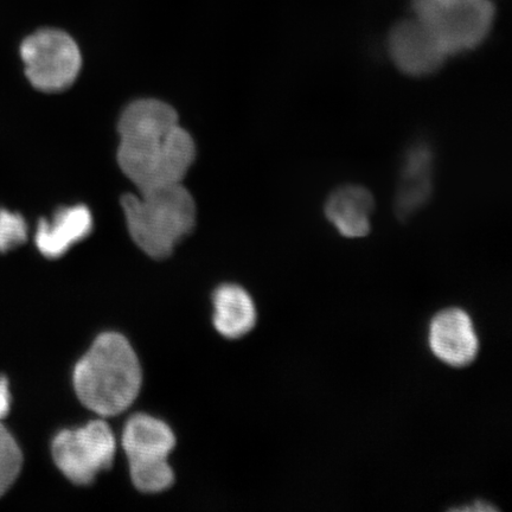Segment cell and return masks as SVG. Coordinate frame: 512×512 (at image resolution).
<instances>
[{"label":"cell","mask_w":512,"mask_h":512,"mask_svg":"<svg viewBox=\"0 0 512 512\" xmlns=\"http://www.w3.org/2000/svg\"><path fill=\"white\" fill-rule=\"evenodd\" d=\"M413 10L447 56L477 48L488 37L495 18L490 0H414Z\"/></svg>","instance_id":"cell-4"},{"label":"cell","mask_w":512,"mask_h":512,"mask_svg":"<svg viewBox=\"0 0 512 512\" xmlns=\"http://www.w3.org/2000/svg\"><path fill=\"white\" fill-rule=\"evenodd\" d=\"M11 407V394L9 389V381L5 377L0 376V419L5 418L9 414Z\"/></svg>","instance_id":"cell-16"},{"label":"cell","mask_w":512,"mask_h":512,"mask_svg":"<svg viewBox=\"0 0 512 512\" xmlns=\"http://www.w3.org/2000/svg\"><path fill=\"white\" fill-rule=\"evenodd\" d=\"M21 56L25 76L44 93L66 91L78 79L82 64L78 44L59 29H41L25 38Z\"/></svg>","instance_id":"cell-6"},{"label":"cell","mask_w":512,"mask_h":512,"mask_svg":"<svg viewBox=\"0 0 512 512\" xmlns=\"http://www.w3.org/2000/svg\"><path fill=\"white\" fill-rule=\"evenodd\" d=\"M430 347L439 360L462 368L475 361L478 338L469 315L460 309L441 311L430 326Z\"/></svg>","instance_id":"cell-9"},{"label":"cell","mask_w":512,"mask_h":512,"mask_svg":"<svg viewBox=\"0 0 512 512\" xmlns=\"http://www.w3.org/2000/svg\"><path fill=\"white\" fill-rule=\"evenodd\" d=\"M434 155L427 143L409 147L403 159L398 190L394 201L396 214L408 219L430 200L433 191Z\"/></svg>","instance_id":"cell-10"},{"label":"cell","mask_w":512,"mask_h":512,"mask_svg":"<svg viewBox=\"0 0 512 512\" xmlns=\"http://www.w3.org/2000/svg\"><path fill=\"white\" fill-rule=\"evenodd\" d=\"M22 465L21 448L11 433L0 424V497L14 485L21 473Z\"/></svg>","instance_id":"cell-14"},{"label":"cell","mask_w":512,"mask_h":512,"mask_svg":"<svg viewBox=\"0 0 512 512\" xmlns=\"http://www.w3.org/2000/svg\"><path fill=\"white\" fill-rule=\"evenodd\" d=\"M388 51L395 67L414 78L437 73L447 57L430 29L415 17L396 24L390 31Z\"/></svg>","instance_id":"cell-8"},{"label":"cell","mask_w":512,"mask_h":512,"mask_svg":"<svg viewBox=\"0 0 512 512\" xmlns=\"http://www.w3.org/2000/svg\"><path fill=\"white\" fill-rule=\"evenodd\" d=\"M117 443L105 421L96 420L74 431H63L54 440L55 464L70 482L92 484L113 464Z\"/></svg>","instance_id":"cell-7"},{"label":"cell","mask_w":512,"mask_h":512,"mask_svg":"<svg viewBox=\"0 0 512 512\" xmlns=\"http://www.w3.org/2000/svg\"><path fill=\"white\" fill-rule=\"evenodd\" d=\"M175 445V435L163 421L145 414L128 420L123 447L132 482L139 491L158 494L174 484V471L168 459Z\"/></svg>","instance_id":"cell-5"},{"label":"cell","mask_w":512,"mask_h":512,"mask_svg":"<svg viewBox=\"0 0 512 512\" xmlns=\"http://www.w3.org/2000/svg\"><path fill=\"white\" fill-rule=\"evenodd\" d=\"M27 239L28 224L24 217L9 210L0 209V253L9 252L23 245Z\"/></svg>","instance_id":"cell-15"},{"label":"cell","mask_w":512,"mask_h":512,"mask_svg":"<svg viewBox=\"0 0 512 512\" xmlns=\"http://www.w3.org/2000/svg\"><path fill=\"white\" fill-rule=\"evenodd\" d=\"M92 229L93 217L87 207L62 208L50 220L38 223L36 246L46 258H61L76 243L86 239Z\"/></svg>","instance_id":"cell-11"},{"label":"cell","mask_w":512,"mask_h":512,"mask_svg":"<svg viewBox=\"0 0 512 512\" xmlns=\"http://www.w3.org/2000/svg\"><path fill=\"white\" fill-rule=\"evenodd\" d=\"M453 511L459 512H490V511H498L494 505H491L486 502L477 501L475 504L470 505V507L456 508Z\"/></svg>","instance_id":"cell-17"},{"label":"cell","mask_w":512,"mask_h":512,"mask_svg":"<svg viewBox=\"0 0 512 512\" xmlns=\"http://www.w3.org/2000/svg\"><path fill=\"white\" fill-rule=\"evenodd\" d=\"M374 208V197L367 188L345 184L331 192L324 213L339 234L355 239L368 235Z\"/></svg>","instance_id":"cell-12"},{"label":"cell","mask_w":512,"mask_h":512,"mask_svg":"<svg viewBox=\"0 0 512 512\" xmlns=\"http://www.w3.org/2000/svg\"><path fill=\"white\" fill-rule=\"evenodd\" d=\"M121 204L132 240L151 258H168L195 227L194 198L182 183L127 194Z\"/></svg>","instance_id":"cell-3"},{"label":"cell","mask_w":512,"mask_h":512,"mask_svg":"<svg viewBox=\"0 0 512 512\" xmlns=\"http://www.w3.org/2000/svg\"><path fill=\"white\" fill-rule=\"evenodd\" d=\"M214 324L227 338H241L256 323V310L249 294L238 285H224L214 294Z\"/></svg>","instance_id":"cell-13"},{"label":"cell","mask_w":512,"mask_h":512,"mask_svg":"<svg viewBox=\"0 0 512 512\" xmlns=\"http://www.w3.org/2000/svg\"><path fill=\"white\" fill-rule=\"evenodd\" d=\"M142 368L124 336L101 335L74 370L75 392L87 408L100 416L126 411L142 388Z\"/></svg>","instance_id":"cell-2"},{"label":"cell","mask_w":512,"mask_h":512,"mask_svg":"<svg viewBox=\"0 0 512 512\" xmlns=\"http://www.w3.org/2000/svg\"><path fill=\"white\" fill-rule=\"evenodd\" d=\"M118 132V164L138 191L182 183L194 163V139L163 101L132 102L121 114Z\"/></svg>","instance_id":"cell-1"}]
</instances>
